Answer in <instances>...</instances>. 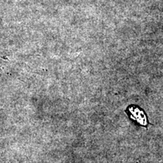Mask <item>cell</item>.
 Returning a JSON list of instances; mask_svg holds the SVG:
<instances>
[{
    "mask_svg": "<svg viewBox=\"0 0 163 163\" xmlns=\"http://www.w3.org/2000/svg\"><path fill=\"white\" fill-rule=\"evenodd\" d=\"M128 115V118L132 121H135L137 124L147 128L148 125V119L146 113L140 107L135 104L129 105L125 110Z\"/></svg>",
    "mask_w": 163,
    "mask_h": 163,
    "instance_id": "1",
    "label": "cell"
}]
</instances>
